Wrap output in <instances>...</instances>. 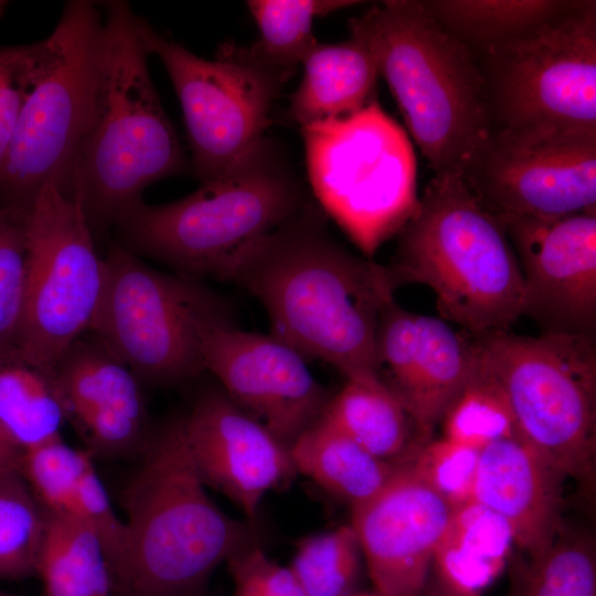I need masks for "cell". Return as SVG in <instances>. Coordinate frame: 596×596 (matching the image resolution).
<instances>
[{"instance_id": "1", "label": "cell", "mask_w": 596, "mask_h": 596, "mask_svg": "<svg viewBox=\"0 0 596 596\" xmlns=\"http://www.w3.org/2000/svg\"><path fill=\"white\" fill-rule=\"evenodd\" d=\"M324 216L309 202L245 251L226 280L260 301L277 340L347 380H377L376 327L400 285L389 265L334 241Z\"/></svg>"}, {"instance_id": "2", "label": "cell", "mask_w": 596, "mask_h": 596, "mask_svg": "<svg viewBox=\"0 0 596 596\" xmlns=\"http://www.w3.org/2000/svg\"><path fill=\"white\" fill-rule=\"evenodd\" d=\"M100 7L93 103L64 189L78 196L93 232L115 225L151 183L188 170L149 74L138 15L123 0Z\"/></svg>"}, {"instance_id": "3", "label": "cell", "mask_w": 596, "mask_h": 596, "mask_svg": "<svg viewBox=\"0 0 596 596\" xmlns=\"http://www.w3.org/2000/svg\"><path fill=\"white\" fill-rule=\"evenodd\" d=\"M123 494L126 549L111 574L116 596H190L223 562L256 545L253 526L207 496L183 417L150 437Z\"/></svg>"}, {"instance_id": "4", "label": "cell", "mask_w": 596, "mask_h": 596, "mask_svg": "<svg viewBox=\"0 0 596 596\" xmlns=\"http://www.w3.org/2000/svg\"><path fill=\"white\" fill-rule=\"evenodd\" d=\"M434 175L464 177L493 132L477 56L423 0H387L350 20Z\"/></svg>"}, {"instance_id": "5", "label": "cell", "mask_w": 596, "mask_h": 596, "mask_svg": "<svg viewBox=\"0 0 596 596\" xmlns=\"http://www.w3.org/2000/svg\"><path fill=\"white\" fill-rule=\"evenodd\" d=\"M310 201L280 147L263 138L219 178L180 200L134 204L115 224L129 252L178 274L226 280L251 246Z\"/></svg>"}, {"instance_id": "6", "label": "cell", "mask_w": 596, "mask_h": 596, "mask_svg": "<svg viewBox=\"0 0 596 596\" xmlns=\"http://www.w3.org/2000/svg\"><path fill=\"white\" fill-rule=\"evenodd\" d=\"M398 235L389 265L396 281L428 286L444 319L478 334L510 330L523 315V275L504 225L462 177L434 175Z\"/></svg>"}, {"instance_id": "7", "label": "cell", "mask_w": 596, "mask_h": 596, "mask_svg": "<svg viewBox=\"0 0 596 596\" xmlns=\"http://www.w3.org/2000/svg\"><path fill=\"white\" fill-rule=\"evenodd\" d=\"M473 336L505 394L521 438L590 492L596 453L595 334L526 337L500 330Z\"/></svg>"}, {"instance_id": "8", "label": "cell", "mask_w": 596, "mask_h": 596, "mask_svg": "<svg viewBox=\"0 0 596 596\" xmlns=\"http://www.w3.org/2000/svg\"><path fill=\"white\" fill-rule=\"evenodd\" d=\"M300 131L320 209L372 257L418 204L416 159L406 132L376 98Z\"/></svg>"}, {"instance_id": "9", "label": "cell", "mask_w": 596, "mask_h": 596, "mask_svg": "<svg viewBox=\"0 0 596 596\" xmlns=\"http://www.w3.org/2000/svg\"><path fill=\"white\" fill-rule=\"evenodd\" d=\"M103 12L71 0L51 34L33 44V64L0 172V204L26 207L54 180L65 189L93 103Z\"/></svg>"}, {"instance_id": "10", "label": "cell", "mask_w": 596, "mask_h": 596, "mask_svg": "<svg viewBox=\"0 0 596 596\" xmlns=\"http://www.w3.org/2000/svg\"><path fill=\"white\" fill-rule=\"evenodd\" d=\"M92 332L137 377L174 384L202 371V340L232 321L227 304L200 279L158 272L120 245L103 257Z\"/></svg>"}, {"instance_id": "11", "label": "cell", "mask_w": 596, "mask_h": 596, "mask_svg": "<svg viewBox=\"0 0 596 596\" xmlns=\"http://www.w3.org/2000/svg\"><path fill=\"white\" fill-rule=\"evenodd\" d=\"M26 277L18 340L21 358L53 376L71 344L87 332L104 283V262L78 196L54 180L28 206Z\"/></svg>"}, {"instance_id": "12", "label": "cell", "mask_w": 596, "mask_h": 596, "mask_svg": "<svg viewBox=\"0 0 596 596\" xmlns=\"http://www.w3.org/2000/svg\"><path fill=\"white\" fill-rule=\"evenodd\" d=\"M494 129H596V1L479 55Z\"/></svg>"}, {"instance_id": "13", "label": "cell", "mask_w": 596, "mask_h": 596, "mask_svg": "<svg viewBox=\"0 0 596 596\" xmlns=\"http://www.w3.org/2000/svg\"><path fill=\"white\" fill-rule=\"evenodd\" d=\"M138 28L179 98L193 171L201 183L210 182L265 138L273 103L290 76L262 65L244 46L225 43L214 60H205L139 15Z\"/></svg>"}, {"instance_id": "14", "label": "cell", "mask_w": 596, "mask_h": 596, "mask_svg": "<svg viewBox=\"0 0 596 596\" xmlns=\"http://www.w3.org/2000/svg\"><path fill=\"white\" fill-rule=\"evenodd\" d=\"M462 179L498 217L596 211V129H494Z\"/></svg>"}, {"instance_id": "15", "label": "cell", "mask_w": 596, "mask_h": 596, "mask_svg": "<svg viewBox=\"0 0 596 596\" xmlns=\"http://www.w3.org/2000/svg\"><path fill=\"white\" fill-rule=\"evenodd\" d=\"M202 361L225 394L289 448L320 418L331 397L299 352L232 321L205 330Z\"/></svg>"}, {"instance_id": "16", "label": "cell", "mask_w": 596, "mask_h": 596, "mask_svg": "<svg viewBox=\"0 0 596 596\" xmlns=\"http://www.w3.org/2000/svg\"><path fill=\"white\" fill-rule=\"evenodd\" d=\"M499 219L521 266L523 315L544 332L595 334L596 211Z\"/></svg>"}, {"instance_id": "17", "label": "cell", "mask_w": 596, "mask_h": 596, "mask_svg": "<svg viewBox=\"0 0 596 596\" xmlns=\"http://www.w3.org/2000/svg\"><path fill=\"white\" fill-rule=\"evenodd\" d=\"M375 359L380 380L403 404L424 443L470 379L478 347L472 333H458L439 318L393 301L377 322Z\"/></svg>"}, {"instance_id": "18", "label": "cell", "mask_w": 596, "mask_h": 596, "mask_svg": "<svg viewBox=\"0 0 596 596\" xmlns=\"http://www.w3.org/2000/svg\"><path fill=\"white\" fill-rule=\"evenodd\" d=\"M455 508L405 461L372 499L351 509L374 590L422 596Z\"/></svg>"}, {"instance_id": "19", "label": "cell", "mask_w": 596, "mask_h": 596, "mask_svg": "<svg viewBox=\"0 0 596 596\" xmlns=\"http://www.w3.org/2000/svg\"><path fill=\"white\" fill-rule=\"evenodd\" d=\"M199 477L256 518L263 497L287 488L298 471L290 448L241 409L222 389L201 393L183 417Z\"/></svg>"}, {"instance_id": "20", "label": "cell", "mask_w": 596, "mask_h": 596, "mask_svg": "<svg viewBox=\"0 0 596 596\" xmlns=\"http://www.w3.org/2000/svg\"><path fill=\"white\" fill-rule=\"evenodd\" d=\"M53 379L65 419L92 457L143 453L150 437L139 380L93 333L71 344Z\"/></svg>"}, {"instance_id": "21", "label": "cell", "mask_w": 596, "mask_h": 596, "mask_svg": "<svg viewBox=\"0 0 596 596\" xmlns=\"http://www.w3.org/2000/svg\"><path fill=\"white\" fill-rule=\"evenodd\" d=\"M565 477L520 436L480 450L472 500L502 517L530 558L555 541Z\"/></svg>"}, {"instance_id": "22", "label": "cell", "mask_w": 596, "mask_h": 596, "mask_svg": "<svg viewBox=\"0 0 596 596\" xmlns=\"http://www.w3.org/2000/svg\"><path fill=\"white\" fill-rule=\"evenodd\" d=\"M301 64L304 75L288 107L299 128L353 113L376 98L374 57L354 34L340 43H317Z\"/></svg>"}, {"instance_id": "23", "label": "cell", "mask_w": 596, "mask_h": 596, "mask_svg": "<svg viewBox=\"0 0 596 596\" xmlns=\"http://www.w3.org/2000/svg\"><path fill=\"white\" fill-rule=\"evenodd\" d=\"M513 543L494 511L476 501L455 508L433 562L444 592L478 596L500 574Z\"/></svg>"}, {"instance_id": "24", "label": "cell", "mask_w": 596, "mask_h": 596, "mask_svg": "<svg viewBox=\"0 0 596 596\" xmlns=\"http://www.w3.org/2000/svg\"><path fill=\"white\" fill-rule=\"evenodd\" d=\"M298 473L350 504L375 497L391 480L398 462L382 460L319 418L290 447Z\"/></svg>"}, {"instance_id": "25", "label": "cell", "mask_w": 596, "mask_h": 596, "mask_svg": "<svg viewBox=\"0 0 596 596\" xmlns=\"http://www.w3.org/2000/svg\"><path fill=\"white\" fill-rule=\"evenodd\" d=\"M320 418L385 461H404L418 444L412 440L417 432L408 413L380 379L347 380Z\"/></svg>"}, {"instance_id": "26", "label": "cell", "mask_w": 596, "mask_h": 596, "mask_svg": "<svg viewBox=\"0 0 596 596\" xmlns=\"http://www.w3.org/2000/svg\"><path fill=\"white\" fill-rule=\"evenodd\" d=\"M46 511L35 566L44 596H110L108 561L96 533L75 517Z\"/></svg>"}, {"instance_id": "27", "label": "cell", "mask_w": 596, "mask_h": 596, "mask_svg": "<svg viewBox=\"0 0 596 596\" xmlns=\"http://www.w3.org/2000/svg\"><path fill=\"white\" fill-rule=\"evenodd\" d=\"M573 0H423L434 19L477 57L565 11Z\"/></svg>"}, {"instance_id": "28", "label": "cell", "mask_w": 596, "mask_h": 596, "mask_svg": "<svg viewBox=\"0 0 596 596\" xmlns=\"http://www.w3.org/2000/svg\"><path fill=\"white\" fill-rule=\"evenodd\" d=\"M65 419L53 376L18 350L0 356V427L22 451L60 438Z\"/></svg>"}, {"instance_id": "29", "label": "cell", "mask_w": 596, "mask_h": 596, "mask_svg": "<svg viewBox=\"0 0 596 596\" xmlns=\"http://www.w3.org/2000/svg\"><path fill=\"white\" fill-rule=\"evenodd\" d=\"M361 3L352 0H248L259 39L245 46L262 65L291 76L318 43L312 32L316 17Z\"/></svg>"}, {"instance_id": "30", "label": "cell", "mask_w": 596, "mask_h": 596, "mask_svg": "<svg viewBox=\"0 0 596 596\" xmlns=\"http://www.w3.org/2000/svg\"><path fill=\"white\" fill-rule=\"evenodd\" d=\"M440 423L444 438L478 450L494 441L520 436L505 394L483 362L479 347L470 379Z\"/></svg>"}, {"instance_id": "31", "label": "cell", "mask_w": 596, "mask_h": 596, "mask_svg": "<svg viewBox=\"0 0 596 596\" xmlns=\"http://www.w3.org/2000/svg\"><path fill=\"white\" fill-rule=\"evenodd\" d=\"M47 511L19 471L0 472V578L35 574Z\"/></svg>"}, {"instance_id": "32", "label": "cell", "mask_w": 596, "mask_h": 596, "mask_svg": "<svg viewBox=\"0 0 596 596\" xmlns=\"http://www.w3.org/2000/svg\"><path fill=\"white\" fill-rule=\"evenodd\" d=\"M289 567L305 596H349L355 592L362 550L351 524L297 542Z\"/></svg>"}, {"instance_id": "33", "label": "cell", "mask_w": 596, "mask_h": 596, "mask_svg": "<svg viewBox=\"0 0 596 596\" xmlns=\"http://www.w3.org/2000/svg\"><path fill=\"white\" fill-rule=\"evenodd\" d=\"M517 596H596V557L592 541L562 531L531 558Z\"/></svg>"}, {"instance_id": "34", "label": "cell", "mask_w": 596, "mask_h": 596, "mask_svg": "<svg viewBox=\"0 0 596 596\" xmlns=\"http://www.w3.org/2000/svg\"><path fill=\"white\" fill-rule=\"evenodd\" d=\"M26 210L0 204V356L18 350L26 277Z\"/></svg>"}, {"instance_id": "35", "label": "cell", "mask_w": 596, "mask_h": 596, "mask_svg": "<svg viewBox=\"0 0 596 596\" xmlns=\"http://www.w3.org/2000/svg\"><path fill=\"white\" fill-rule=\"evenodd\" d=\"M92 465L87 450L75 449L60 437L24 451L20 473L46 510L66 514L78 479Z\"/></svg>"}, {"instance_id": "36", "label": "cell", "mask_w": 596, "mask_h": 596, "mask_svg": "<svg viewBox=\"0 0 596 596\" xmlns=\"http://www.w3.org/2000/svg\"><path fill=\"white\" fill-rule=\"evenodd\" d=\"M480 450L440 438L417 444L404 460L454 508L472 500Z\"/></svg>"}, {"instance_id": "37", "label": "cell", "mask_w": 596, "mask_h": 596, "mask_svg": "<svg viewBox=\"0 0 596 596\" xmlns=\"http://www.w3.org/2000/svg\"><path fill=\"white\" fill-rule=\"evenodd\" d=\"M66 514L83 521L96 533L103 544L111 577L125 553L126 524L116 515L94 465L78 479Z\"/></svg>"}, {"instance_id": "38", "label": "cell", "mask_w": 596, "mask_h": 596, "mask_svg": "<svg viewBox=\"0 0 596 596\" xmlns=\"http://www.w3.org/2000/svg\"><path fill=\"white\" fill-rule=\"evenodd\" d=\"M33 64V44L0 46V172L6 162Z\"/></svg>"}, {"instance_id": "39", "label": "cell", "mask_w": 596, "mask_h": 596, "mask_svg": "<svg viewBox=\"0 0 596 596\" xmlns=\"http://www.w3.org/2000/svg\"><path fill=\"white\" fill-rule=\"evenodd\" d=\"M235 585H245L262 596H305L300 583L288 566L272 561L256 544L227 562Z\"/></svg>"}, {"instance_id": "40", "label": "cell", "mask_w": 596, "mask_h": 596, "mask_svg": "<svg viewBox=\"0 0 596 596\" xmlns=\"http://www.w3.org/2000/svg\"><path fill=\"white\" fill-rule=\"evenodd\" d=\"M23 453L10 440L0 427V472L19 471Z\"/></svg>"}, {"instance_id": "41", "label": "cell", "mask_w": 596, "mask_h": 596, "mask_svg": "<svg viewBox=\"0 0 596 596\" xmlns=\"http://www.w3.org/2000/svg\"><path fill=\"white\" fill-rule=\"evenodd\" d=\"M233 596H262V595L248 586L235 585V592Z\"/></svg>"}, {"instance_id": "42", "label": "cell", "mask_w": 596, "mask_h": 596, "mask_svg": "<svg viewBox=\"0 0 596 596\" xmlns=\"http://www.w3.org/2000/svg\"><path fill=\"white\" fill-rule=\"evenodd\" d=\"M349 596H381V595L376 593L375 590H373V592H354Z\"/></svg>"}, {"instance_id": "43", "label": "cell", "mask_w": 596, "mask_h": 596, "mask_svg": "<svg viewBox=\"0 0 596 596\" xmlns=\"http://www.w3.org/2000/svg\"><path fill=\"white\" fill-rule=\"evenodd\" d=\"M7 7H8V1L0 0V18L6 12Z\"/></svg>"}, {"instance_id": "44", "label": "cell", "mask_w": 596, "mask_h": 596, "mask_svg": "<svg viewBox=\"0 0 596 596\" xmlns=\"http://www.w3.org/2000/svg\"><path fill=\"white\" fill-rule=\"evenodd\" d=\"M444 596H462V595H456V594H451V593H446V592H444Z\"/></svg>"}, {"instance_id": "45", "label": "cell", "mask_w": 596, "mask_h": 596, "mask_svg": "<svg viewBox=\"0 0 596 596\" xmlns=\"http://www.w3.org/2000/svg\"><path fill=\"white\" fill-rule=\"evenodd\" d=\"M0 596H15V595L7 594L0 590Z\"/></svg>"}]
</instances>
